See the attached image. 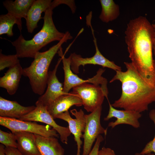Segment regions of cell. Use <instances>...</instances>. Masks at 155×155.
<instances>
[{
    "label": "cell",
    "instance_id": "6da1fadb",
    "mask_svg": "<svg viewBox=\"0 0 155 155\" xmlns=\"http://www.w3.org/2000/svg\"><path fill=\"white\" fill-rule=\"evenodd\" d=\"M129 57L136 70L147 82L155 84V62L153 57L155 30L145 17L131 20L125 31Z\"/></svg>",
    "mask_w": 155,
    "mask_h": 155
},
{
    "label": "cell",
    "instance_id": "484cf974",
    "mask_svg": "<svg viewBox=\"0 0 155 155\" xmlns=\"http://www.w3.org/2000/svg\"><path fill=\"white\" fill-rule=\"evenodd\" d=\"M65 4L70 8L72 13H74L76 7L74 1L72 0H55L52 1L51 6L54 9L55 8L61 4Z\"/></svg>",
    "mask_w": 155,
    "mask_h": 155
},
{
    "label": "cell",
    "instance_id": "5bb4252c",
    "mask_svg": "<svg viewBox=\"0 0 155 155\" xmlns=\"http://www.w3.org/2000/svg\"><path fill=\"white\" fill-rule=\"evenodd\" d=\"M73 105L81 106L83 105V102L79 96L71 92L68 94L63 95L57 98L46 106V108L55 119L56 116L68 111Z\"/></svg>",
    "mask_w": 155,
    "mask_h": 155
},
{
    "label": "cell",
    "instance_id": "9c48e42d",
    "mask_svg": "<svg viewBox=\"0 0 155 155\" xmlns=\"http://www.w3.org/2000/svg\"><path fill=\"white\" fill-rule=\"evenodd\" d=\"M0 125L10 129L12 133L24 131L45 137H59L57 132L51 127L38 124L35 122L0 117Z\"/></svg>",
    "mask_w": 155,
    "mask_h": 155
},
{
    "label": "cell",
    "instance_id": "d6986e66",
    "mask_svg": "<svg viewBox=\"0 0 155 155\" xmlns=\"http://www.w3.org/2000/svg\"><path fill=\"white\" fill-rule=\"evenodd\" d=\"M12 133L16 136L17 148L23 155H41L36 143L34 134L24 131Z\"/></svg>",
    "mask_w": 155,
    "mask_h": 155
},
{
    "label": "cell",
    "instance_id": "7402d4cb",
    "mask_svg": "<svg viewBox=\"0 0 155 155\" xmlns=\"http://www.w3.org/2000/svg\"><path fill=\"white\" fill-rule=\"evenodd\" d=\"M16 24L20 32L22 29L21 19L7 13L0 16V35L5 34L9 37L13 35V26Z\"/></svg>",
    "mask_w": 155,
    "mask_h": 155
},
{
    "label": "cell",
    "instance_id": "cb8c5ba5",
    "mask_svg": "<svg viewBox=\"0 0 155 155\" xmlns=\"http://www.w3.org/2000/svg\"><path fill=\"white\" fill-rule=\"evenodd\" d=\"M0 142L5 147L17 148L16 136L13 133L6 132L0 130Z\"/></svg>",
    "mask_w": 155,
    "mask_h": 155
},
{
    "label": "cell",
    "instance_id": "4316f807",
    "mask_svg": "<svg viewBox=\"0 0 155 155\" xmlns=\"http://www.w3.org/2000/svg\"><path fill=\"white\" fill-rule=\"evenodd\" d=\"M104 140L102 136L100 135L96 140L94 146L88 155H98L100 143Z\"/></svg>",
    "mask_w": 155,
    "mask_h": 155
},
{
    "label": "cell",
    "instance_id": "f1b7e54d",
    "mask_svg": "<svg viewBox=\"0 0 155 155\" xmlns=\"http://www.w3.org/2000/svg\"><path fill=\"white\" fill-rule=\"evenodd\" d=\"M5 150L7 155H23L17 148L5 147Z\"/></svg>",
    "mask_w": 155,
    "mask_h": 155
},
{
    "label": "cell",
    "instance_id": "52a82bcc",
    "mask_svg": "<svg viewBox=\"0 0 155 155\" xmlns=\"http://www.w3.org/2000/svg\"><path fill=\"white\" fill-rule=\"evenodd\" d=\"M102 110L101 106L90 114L85 115L86 122L82 137L84 140L82 155H88L93 143L99 135L107 134V129L103 128L100 123Z\"/></svg>",
    "mask_w": 155,
    "mask_h": 155
},
{
    "label": "cell",
    "instance_id": "7c38bea8",
    "mask_svg": "<svg viewBox=\"0 0 155 155\" xmlns=\"http://www.w3.org/2000/svg\"><path fill=\"white\" fill-rule=\"evenodd\" d=\"M108 101L109 110L108 115L104 118V120L107 121L113 117L117 119L115 121L109 122L108 127L113 128L118 125L123 124L131 125L135 128L140 127L139 119L142 117L140 113L133 110L117 109Z\"/></svg>",
    "mask_w": 155,
    "mask_h": 155
},
{
    "label": "cell",
    "instance_id": "8fae6325",
    "mask_svg": "<svg viewBox=\"0 0 155 155\" xmlns=\"http://www.w3.org/2000/svg\"><path fill=\"white\" fill-rule=\"evenodd\" d=\"M70 111L75 118H72L68 111H67L58 115L56 116L55 119H61L68 123L69 130L74 135L75 141L76 143L77 146L76 155H80L81 146L82 143L81 138L82 137V133L84 132L85 126V114L81 109L78 111L75 109H74Z\"/></svg>",
    "mask_w": 155,
    "mask_h": 155
},
{
    "label": "cell",
    "instance_id": "9a60e30c",
    "mask_svg": "<svg viewBox=\"0 0 155 155\" xmlns=\"http://www.w3.org/2000/svg\"><path fill=\"white\" fill-rule=\"evenodd\" d=\"M36 106H24L15 101L0 97V117L19 119L34 110Z\"/></svg>",
    "mask_w": 155,
    "mask_h": 155
},
{
    "label": "cell",
    "instance_id": "e0dca14e",
    "mask_svg": "<svg viewBox=\"0 0 155 155\" xmlns=\"http://www.w3.org/2000/svg\"><path fill=\"white\" fill-rule=\"evenodd\" d=\"M23 69L20 62L9 68L4 75L0 77V87L6 89L9 95H13L17 91Z\"/></svg>",
    "mask_w": 155,
    "mask_h": 155
},
{
    "label": "cell",
    "instance_id": "4fadbf2b",
    "mask_svg": "<svg viewBox=\"0 0 155 155\" xmlns=\"http://www.w3.org/2000/svg\"><path fill=\"white\" fill-rule=\"evenodd\" d=\"M61 61V58L59 59L54 69L52 71H49L46 90L38 100L45 106L59 97L69 93L64 92L62 84L60 82L56 76L58 67Z\"/></svg>",
    "mask_w": 155,
    "mask_h": 155
},
{
    "label": "cell",
    "instance_id": "277c9868",
    "mask_svg": "<svg viewBox=\"0 0 155 155\" xmlns=\"http://www.w3.org/2000/svg\"><path fill=\"white\" fill-rule=\"evenodd\" d=\"M63 38L56 44L43 52H38L30 65L23 69L22 75L27 77L33 92L40 96L45 92L47 87L48 69L51 63L62 45L72 38L67 31Z\"/></svg>",
    "mask_w": 155,
    "mask_h": 155
},
{
    "label": "cell",
    "instance_id": "1f68e13d",
    "mask_svg": "<svg viewBox=\"0 0 155 155\" xmlns=\"http://www.w3.org/2000/svg\"><path fill=\"white\" fill-rule=\"evenodd\" d=\"M135 155H155V154L153 153H149L147 154H141L140 153H136Z\"/></svg>",
    "mask_w": 155,
    "mask_h": 155
},
{
    "label": "cell",
    "instance_id": "3957f363",
    "mask_svg": "<svg viewBox=\"0 0 155 155\" xmlns=\"http://www.w3.org/2000/svg\"><path fill=\"white\" fill-rule=\"evenodd\" d=\"M53 9L51 5L44 12L42 27L31 39L25 40L20 33L17 39L11 42L18 58H34L42 48L52 42L60 41L64 37L65 33L59 31L53 22Z\"/></svg>",
    "mask_w": 155,
    "mask_h": 155
},
{
    "label": "cell",
    "instance_id": "83f0119b",
    "mask_svg": "<svg viewBox=\"0 0 155 155\" xmlns=\"http://www.w3.org/2000/svg\"><path fill=\"white\" fill-rule=\"evenodd\" d=\"M98 155H116L114 151L108 148L103 147L99 150Z\"/></svg>",
    "mask_w": 155,
    "mask_h": 155
},
{
    "label": "cell",
    "instance_id": "d4e9b609",
    "mask_svg": "<svg viewBox=\"0 0 155 155\" xmlns=\"http://www.w3.org/2000/svg\"><path fill=\"white\" fill-rule=\"evenodd\" d=\"M149 115L150 119L154 122L155 127V109L150 110ZM152 152L155 154V134L153 139L146 144L140 153L143 154H147Z\"/></svg>",
    "mask_w": 155,
    "mask_h": 155
},
{
    "label": "cell",
    "instance_id": "ffe728a7",
    "mask_svg": "<svg viewBox=\"0 0 155 155\" xmlns=\"http://www.w3.org/2000/svg\"><path fill=\"white\" fill-rule=\"evenodd\" d=\"M34 0H6L3 2L8 13L20 19L26 18L28 11Z\"/></svg>",
    "mask_w": 155,
    "mask_h": 155
},
{
    "label": "cell",
    "instance_id": "5b68a950",
    "mask_svg": "<svg viewBox=\"0 0 155 155\" xmlns=\"http://www.w3.org/2000/svg\"><path fill=\"white\" fill-rule=\"evenodd\" d=\"M60 47L58 52L59 55L61 57L63 64V68L64 73V81L63 85V91L69 93L70 90L73 87L84 83H90L94 84L101 86L105 93L108 94L107 87V81L106 79L102 76L105 71L103 68H100L96 74L91 78L87 80H83L74 73L71 69V59L65 57L63 54L62 49Z\"/></svg>",
    "mask_w": 155,
    "mask_h": 155
},
{
    "label": "cell",
    "instance_id": "2e32d148",
    "mask_svg": "<svg viewBox=\"0 0 155 155\" xmlns=\"http://www.w3.org/2000/svg\"><path fill=\"white\" fill-rule=\"evenodd\" d=\"M51 0H34L28 12L26 20V25L28 32L32 33L38 27L39 21L43 18L41 14L51 6Z\"/></svg>",
    "mask_w": 155,
    "mask_h": 155
},
{
    "label": "cell",
    "instance_id": "30bf717a",
    "mask_svg": "<svg viewBox=\"0 0 155 155\" xmlns=\"http://www.w3.org/2000/svg\"><path fill=\"white\" fill-rule=\"evenodd\" d=\"M89 26L91 30L93 38V42L95 46V53L92 57H90L83 58L80 55L73 53L71 54L70 57L71 59V70L75 74L79 73L80 66H83L87 64L98 65L103 67H107L112 69L115 71H121V67L116 65L113 61H110L100 53L98 47L97 40L94 34V31L91 24Z\"/></svg>",
    "mask_w": 155,
    "mask_h": 155
},
{
    "label": "cell",
    "instance_id": "8992f818",
    "mask_svg": "<svg viewBox=\"0 0 155 155\" xmlns=\"http://www.w3.org/2000/svg\"><path fill=\"white\" fill-rule=\"evenodd\" d=\"M71 93L76 95L82 100L84 108L92 112L102 106L106 96L101 86L84 83L72 88Z\"/></svg>",
    "mask_w": 155,
    "mask_h": 155
},
{
    "label": "cell",
    "instance_id": "f546056e",
    "mask_svg": "<svg viewBox=\"0 0 155 155\" xmlns=\"http://www.w3.org/2000/svg\"><path fill=\"white\" fill-rule=\"evenodd\" d=\"M5 146L2 144H0V155H7L5 152Z\"/></svg>",
    "mask_w": 155,
    "mask_h": 155
},
{
    "label": "cell",
    "instance_id": "ac0fdd59",
    "mask_svg": "<svg viewBox=\"0 0 155 155\" xmlns=\"http://www.w3.org/2000/svg\"><path fill=\"white\" fill-rule=\"evenodd\" d=\"M36 143L41 155H64V150L56 137L34 134Z\"/></svg>",
    "mask_w": 155,
    "mask_h": 155
},
{
    "label": "cell",
    "instance_id": "4dcf8cb0",
    "mask_svg": "<svg viewBox=\"0 0 155 155\" xmlns=\"http://www.w3.org/2000/svg\"><path fill=\"white\" fill-rule=\"evenodd\" d=\"M152 25L154 28V29L155 30V36H154V39L153 47V52L154 55L155 57V20L154 23V24H152Z\"/></svg>",
    "mask_w": 155,
    "mask_h": 155
},
{
    "label": "cell",
    "instance_id": "ba28073f",
    "mask_svg": "<svg viewBox=\"0 0 155 155\" xmlns=\"http://www.w3.org/2000/svg\"><path fill=\"white\" fill-rule=\"evenodd\" d=\"M35 104L36 108L34 110L18 119L26 121L40 122L50 125L59 133L61 142L67 144L68 137L71 134L68 127L61 126L57 124L47 111L46 106L41 102L37 100Z\"/></svg>",
    "mask_w": 155,
    "mask_h": 155
},
{
    "label": "cell",
    "instance_id": "603a6c76",
    "mask_svg": "<svg viewBox=\"0 0 155 155\" xmlns=\"http://www.w3.org/2000/svg\"><path fill=\"white\" fill-rule=\"evenodd\" d=\"M0 52V71L6 68H10L20 63L18 57L16 54L6 55Z\"/></svg>",
    "mask_w": 155,
    "mask_h": 155
},
{
    "label": "cell",
    "instance_id": "44dd1931",
    "mask_svg": "<svg viewBox=\"0 0 155 155\" xmlns=\"http://www.w3.org/2000/svg\"><path fill=\"white\" fill-rule=\"evenodd\" d=\"M102 10L99 18L103 22L108 23L116 19L120 14L119 7L113 0H100Z\"/></svg>",
    "mask_w": 155,
    "mask_h": 155
},
{
    "label": "cell",
    "instance_id": "7a4b0ae2",
    "mask_svg": "<svg viewBox=\"0 0 155 155\" xmlns=\"http://www.w3.org/2000/svg\"><path fill=\"white\" fill-rule=\"evenodd\" d=\"M127 70L116 71L110 81L118 80L121 84L120 97L112 106L115 108L141 113L147 111L148 106L155 102V84H149L141 77L131 63L124 62Z\"/></svg>",
    "mask_w": 155,
    "mask_h": 155
}]
</instances>
